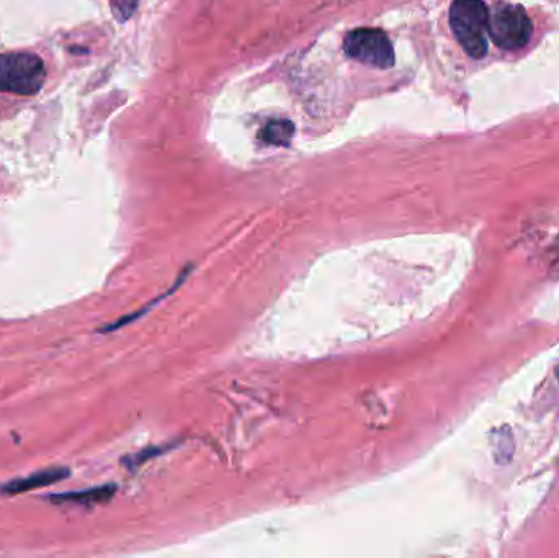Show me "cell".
<instances>
[{"label": "cell", "instance_id": "cell-1", "mask_svg": "<svg viewBox=\"0 0 559 558\" xmlns=\"http://www.w3.org/2000/svg\"><path fill=\"white\" fill-rule=\"evenodd\" d=\"M489 10L483 0H453L450 26L466 55L475 59L488 52Z\"/></svg>", "mask_w": 559, "mask_h": 558}, {"label": "cell", "instance_id": "cell-2", "mask_svg": "<svg viewBox=\"0 0 559 558\" xmlns=\"http://www.w3.org/2000/svg\"><path fill=\"white\" fill-rule=\"evenodd\" d=\"M46 81L45 62L33 52H0V92L36 95Z\"/></svg>", "mask_w": 559, "mask_h": 558}, {"label": "cell", "instance_id": "cell-3", "mask_svg": "<svg viewBox=\"0 0 559 558\" xmlns=\"http://www.w3.org/2000/svg\"><path fill=\"white\" fill-rule=\"evenodd\" d=\"M534 25L524 7L501 3L489 12L488 36L504 51H518L531 41Z\"/></svg>", "mask_w": 559, "mask_h": 558}, {"label": "cell", "instance_id": "cell-4", "mask_svg": "<svg viewBox=\"0 0 559 558\" xmlns=\"http://www.w3.org/2000/svg\"><path fill=\"white\" fill-rule=\"evenodd\" d=\"M345 55L355 61L374 68H393L394 48L386 33L377 28H358L347 33L344 39Z\"/></svg>", "mask_w": 559, "mask_h": 558}, {"label": "cell", "instance_id": "cell-5", "mask_svg": "<svg viewBox=\"0 0 559 558\" xmlns=\"http://www.w3.org/2000/svg\"><path fill=\"white\" fill-rule=\"evenodd\" d=\"M66 477H69L68 468H48V471L38 472V474L29 475V477L10 482L0 490H2L3 495H20L25 494V491L36 490V488L58 484L59 480Z\"/></svg>", "mask_w": 559, "mask_h": 558}, {"label": "cell", "instance_id": "cell-6", "mask_svg": "<svg viewBox=\"0 0 559 558\" xmlns=\"http://www.w3.org/2000/svg\"><path fill=\"white\" fill-rule=\"evenodd\" d=\"M117 487L115 485H104V487L91 488V490L84 491H71V494L56 495V497L49 498L55 503H79L91 507V504L105 503V501L114 498Z\"/></svg>", "mask_w": 559, "mask_h": 558}, {"label": "cell", "instance_id": "cell-7", "mask_svg": "<svg viewBox=\"0 0 559 558\" xmlns=\"http://www.w3.org/2000/svg\"><path fill=\"white\" fill-rule=\"evenodd\" d=\"M293 131H295V124L288 120H272L265 124L264 131H262V138L267 141L269 144H275V146H288L292 143Z\"/></svg>", "mask_w": 559, "mask_h": 558}, {"label": "cell", "instance_id": "cell-8", "mask_svg": "<svg viewBox=\"0 0 559 558\" xmlns=\"http://www.w3.org/2000/svg\"><path fill=\"white\" fill-rule=\"evenodd\" d=\"M515 444L514 436L509 428L499 429L496 431L495 438V459L498 464L504 465L512 461L514 458Z\"/></svg>", "mask_w": 559, "mask_h": 558}, {"label": "cell", "instance_id": "cell-9", "mask_svg": "<svg viewBox=\"0 0 559 558\" xmlns=\"http://www.w3.org/2000/svg\"><path fill=\"white\" fill-rule=\"evenodd\" d=\"M141 0H110L111 13L118 22H128L140 7Z\"/></svg>", "mask_w": 559, "mask_h": 558}, {"label": "cell", "instance_id": "cell-10", "mask_svg": "<svg viewBox=\"0 0 559 558\" xmlns=\"http://www.w3.org/2000/svg\"><path fill=\"white\" fill-rule=\"evenodd\" d=\"M160 452H164V448L153 449V452H151V454L159 455ZM146 454H150V451H144V452H141V454L134 455V464L133 465L141 464V462H146L147 459L151 458V455H146Z\"/></svg>", "mask_w": 559, "mask_h": 558}, {"label": "cell", "instance_id": "cell-11", "mask_svg": "<svg viewBox=\"0 0 559 558\" xmlns=\"http://www.w3.org/2000/svg\"><path fill=\"white\" fill-rule=\"evenodd\" d=\"M557 379L559 380V366H558V369H557Z\"/></svg>", "mask_w": 559, "mask_h": 558}]
</instances>
